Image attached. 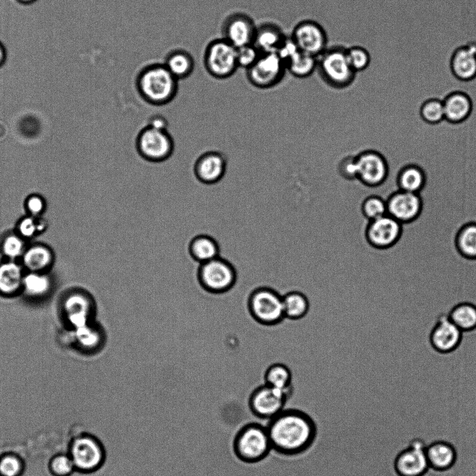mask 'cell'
<instances>
[{
    "instance_id": "cell-6",
    "label": "cell",
    "mask_w": 476,
    "mask_h": 476,
    "mask_svg": "<svg viewBox=\"0 0 476 476\" xmlns=\"http://www.w3.org/2000/svg\"><path fill=\"white\" fill-rule=\"evenodd\" d=\"M248 312L253 319L265 326H274L284 319L283 295L268 286L255 288L247 301Z\"/></svg>"
},
{
    "instance_id": "cell-18",
    "label": "cell",
    "mask_w": 476,
    "mask_h": 476,
    "mask_svg": "<svg viewBox=\"0 0 476 476\" xmlns=\"http://www.w3.org/2000/svg\"><path fill=\"white\" fill-rule=\"evenodd\" d=\"M387 214L401 223L410 222L418 217L422 211V199L419 193L399 190L386 200Z\"/></svg>"
},
{
    "instance_id": "cell-41",
    "label": "cell",
    "mask_w": 476,
    "mask_h": 476,
    "mask_svg": "<svg viewBox=\"0 0 476 476\" xmlns=\"http://www.w3.org/2000/svg\"><path fill=\"white\" fill-rule=\"evenodd\" d=\"M24 251L22 240L15 235L7 237L2 244V251L9 258L22 256Z\"/></svg>"
},
{
    "instance_id": "cell-30",
    "label": "cell",
    "mask_w": 476,
    "mask_h": 476,
    "mask_svg": "<svg viewBox=\"0 0 476 476\" xmlns=\"http://www.w3.org/2000/svg\"><path fill=\"white\" fill-rule=\"evenodd\" d=\"M283 306L285 318L298 320L308 313L310 302L303 292L292 290L283 295Z\"/></svg>"
},
{
    "instance_id": "cell-39",
    "label": "cell",
    "mask_w": 476,
    "mask_h": 476,
    "mask_svg": "<svg viewBox=\"0 0 476 476\" xmlns=\"http://www.w3.org/2000/svg\"><path fill=\"white\" fill-rule=\"evenodd\" d=\"M422 119L429 124H436L445 119L443 101L431 98L425 101L420 108Z\"/></svg>"
},
{
    "instance_id": "cell-45",
    "label": "cell",
    "mask_w": 476,
    "mask_h": 476,
    "mask_svg": "<svg viewBox=\"0 0 476 476\" xmlns=\"http://www.w3.org/2000/svg\"><path fill=\"white\" fill-rule=\"evenodd\" d=\"M73 466V460L64 455L56 457L52 463L53 470L59 475H65L70 473Z\"/></svg>"
},
{
    "instance_id": "cell-17",
    "label": "cell",
    "mask_w": 476,
    "mask_h": 476,
    "mask_svg": "<svg viewBox=\"0 0 476 476\" xmlns=\"http://www.w3.org/2000/svg\"><path fill=\"white\" fill-rule=\"evenodd\" d=\"M257 24L245 13L236 12L229 15L221 27L222 38L237 48L253 42Z\"/></svg>"
},
{
    "instance_id": "cell-26",
    "label": "cell",
    "mask_w": 476,
    "mask_h": 476,
    "mask_svg": "<svg viewBox=\"0 0 476 476\" xmlns=\"http://www.w3.org/2000/svg\"><path fill=\"white\" fill-rule=\"evenodd\" d=\"M445 119L453 124L468 118L472 110L470 98L464 93L454 92L443 101Z\"/></svg>"
},
{
    "instance_id": "cell-32",
    "label": "cell",
    "mask_w": 476,
    "mask_h": 476,
    "mask_svg": "<svg viewBox=\"0 0 476 476\" xmlns=\"http://www.w3.org/2000/svg\"><path fill=\"white\" fill-rule=\"evenodd\" d=\"M425 182L424 172L415 165H408L403 168L396 178L399 190L415 193H419L422 190Z\"/></svg>"
},
{
    "instance_id": "cell-37",
    "label": "cell",
    "mask_w": 476,
    "mask_h": 476,
    "mask_svg": "<svg viewBox=\"0 0 476 476\" xmlns=\"http://www.w3.org/2000/svg\"><path fill=\"white\" fill-rule=\"evenodd\" d=\"M361 212L367 221L387 214L386 200L380 195L371 193L362 202Z\"/></svg>"
},
{
    "instance_id": "cell-38",
    "label": "cell",
    "mask_w": 476,
    "mask_h": 476,
    "mask_svg": "<svg viewBox=\"0 0 476 476\" xmlns=\"http://www.w3.org/2000/svg\"><path fill=\"white\" fill-rule=\"evenodd\" d=\"M348 61L356 73L367 70L371 63V55L367 47L363 45H352L345 47Z\"/></svg>"
},
{
    "instance_id": "cell-8",
    "label": "cell",
    "mask_w": 476,
    "mask_h": 476,
    "mask_svg": "<svg viewBox=\"0 0 476 476\" xmlns=\"http://www.w3.org/2000/svg\"><path fill=\"white\" fill-rule=\"evenodd\" d=\"M237 277L236 269L232 263L220 256L200 264L198 272L200 285L206 291L214 294L231 290Z\"/></svg>"
},
{
    "instance_id": "cell-35",
    "label": "cell",
    "mask_w": 476,
    "mask_h": 476,
    "mask_svg": "<svg viewBox=\"0 0 476 476\" xmlns=\"http://www.w3.org/2000/svg\"><path fill=\"white\" fill-rule=\"evenodd\" d=\"M449 318L462 331L476 327V307L469 303L457 305L452 311Z\"/></svg>"
},
{
    "instance_id": "cell-11",
    "label": "cell",
    "mask_w": 476,
    "mask_h": 476,
    "mask_svg": "<svg viewBox=\"0 0 476 476\" xmlns=\"http://www.w3.org/2000/svg\"><path fill=\"white\" fill-rule=\"evenodd\" d=\"M291 394L266 384L255 387L251 393L248 404L251 412L259 419L269 420L283 409Z\"/></svg>"
},
{
    "instance_id": "cell-12",
    "label": "cell",
    "mask_w": 476,
    "mask_h": 476,
    "mask_svg": "<svg viewBox=\"0 0 476 476\" xmlns=\"http://www.w3.org/2000/svg\"><path fill=\"white\" fill-rule=\"evenodd\" d=\"M71 456L73 463L84 473L100 470L106 459V452L101 441L93 435L80 437L73 443Z\"/></svg>"
},
{
    "instance_id": "cell-48",
    "label": "cell",
    "mask_w": 476,
    "mask_h": 476,
    "mask_svg": "<svg viewBox=\"0 0 476 476\" xmlns=\"http://www.w3.org/2000/svg\"><path fill=\"white\" fill-rule=\"evenodd\" d=\"M28 208L32 214L40 213L43 208V202L38 197H32L28 200Z\"/></svg>"
},
{
    "instance_id": "cell-15",
    "label": "cell",
    "mask_w": 476,
    "mask_h": 476,
    "mask_svg": "<svg viewBox=\"0 0 476 476\" xmlns=\"http://www.w3.org/2000/svg\"><path fill=\"white\" fill-rule=\"evenodd\" d=\"M193 173L201 184L214 185L225 177L228 168L227 156L221 151L209 149L202 152L193 164Z\"/></svg>"
},
{
    "instance_id": "cell-36",
    "label": "cell",
    "mask_w": 476,
    "mask_h": 476,
    "mask_svg": "<svg viewBox=\"0 0 476 476\" xmlns=\"http://www.w3.org/2000/svg\"><path fill=\"white\" fill-rule=\"evenodd\" d=\"M456 245L463 255L476 258V223H470L461 228L456 237Z\"/></svg>"
},
{
    "instance_id": "cell-33",
    "label": "cell",
    "mask_w": 476,
    "mask_h": 476,
    "mask_svg": "<svg viewBox=\"0 0 476 476\" xmlns=\"http://www.w3.org/2000/svg\"><path fill=\"white\" fill-rule=\"evenodd\" d=\"M318 58L298 50L285 62L287 72L297 78H306L317 69Z\"/></svg>"
},
{
    "instance_id": "cell-50",
    "label": "cell",
    "mask_w": 476,
    "mask_h": 476,
    "mask_svg": "<svg viewBox=\"0 0 476 476\" xmlns=\"http://www.w3.org/2000/svg\"><path fill=\"white\" fill-rule=\"evenodd\" d=\"M15 1H17L18 3L24 4V5H29V4H31V3H34L37 0H15Z\"/></svg>"
},
{
    "instance_id": "cell-28",
    "label": "cell",
    "mask_w": 476,
    "mask_h": 476,
    "mask_svg": "<svg viewBox=\"0 0 476 476\" xmlns=\"http://www.w3.org/2000/svg\"><path fill=\"white\" fill-rule=\"evenodd\" d=\"M24 274L20 265L13 261L0 263V293L15 294L22 289Z\"/></svg>"
},
{
    "instance_id": "cell-2",
    "label": "cell",
    "mask_w": 476,
    "mask_h": 476,
    "mask_svg": "<svg viewBox=\"0 0 476 476\" xmlns=\"http://www.w3.org/2000/svg\"><path fill=\"white\" fill-rule=\"evenodd\" d=\"M178 82L163 63H153L146 65L138 72L135 88L140 98L147 104L164 106L177 96Z\"/></svg>"
},
{
    "instance_id": "cell-29",
    "label": "cell",
    "mask_w": 476,
    "mask_h": 476,
    "mask_svg": "<svg viewBox=\"0 0 476 476\" xmlns=\"http://www.w3.org/2000/svg\"><path fill=\"white\" fill-rule=\"evenodd\" d=\"M22 259L29 272H43L52 263L53 255L47 247L34 245L24 251Z\"/></svg>"
},
{
    "instance_id": "cell-14",
    "label": "cell",
    "mask_w": 476,
    "mask_h": 476,
    "mask_svg": "<svg viewBox=\"0 0 476 476\" xmlns=\"http://www.w3.org/2000/svg\"><path fill=\"white\" fill-rule=\"evenodd\" d=\"M426 444L421 438H414L396 456L394 470L398 476H424L429 468Z\"/></svg>"
},
{
    "instance_id": "cell-4",
    "label": "cell",
    "mask_w": 476,
    "mask_h": 476,
    "mask_svg": "<svg viewBox=\"0 0 476 476\" xmlns=\"http://www.w3.org/2000/svg\"><path fill=\"white\" fill-rule=\"evenodd\" d=\"M322 80L335 89L350 87L357 73L351 68L345 53V47L332 45L318 57L317 69Z\"/></svg>"
},
{
    "instance_id": "cell-31",
    "label": "cell",
    "mask_w": 476,
    "mask_h": 476,
    "mask_svg": "<svg viewBox=\"0 0 476 476\" xmlns=\"http://www.w3.org/2000/svg\"><path fill=\"white\" fill-rule=\"evenodd\" d=\"M265 384L289 394L292 393V374L290 368L282 363H274L265 371Z\"/></svg>"
},
{
    "instance_id": "cell-27",
    "label": "cell",
    "mask_w": 476,
    "mask_h": 476,
    "mask_svg": "<svg viewBox=\"0 0 476 476\" xmlns=\"http://www.w3.org/2000/svg\"><path fill=\"white\" fill-rule=\"evenodd\" d=\"M188 252L195 260L202 264L218 257L220 248L212 236L200 234L190 241Z\"/></svg>"
},
{
    "instance_id": "cell-21",
    "label": "cell",
    "mask_w": 476,
    "mask_h": 476,
    "mask_svg": "<svg viewBox=\"0 0 476 476\" xmlns=\"http://www.w3.org/2000/svg\"><path fill=\"white\" fill-rule=\"evenodd\" d=\"M462 330L449 318H442L431 334V343L438 351L446 352L454 349L460 342Z\"/></svg>"
},
{
    "instance_id": "cell-42",
    "label": "cell",
    "mask_w": 476,
    "mask_h": 476,
    "mask_svg": "<svg viewBox=\"0 0 476 476\" xmlns=\"http://www.w3.org/2000/svg\"><path fill=\"white\" fill-rule=\"evenodd\" d=\"M338 172L343 178L347 180L356 179L355 155L343 158L338 164Z\"/></svg>"
},
{
    "instance_id": "cell-13",
    "label": "cell",
    "mask_w": 476,
    "mask_h": 476,
    "mask_svg": "<svg viewBox=\"0 0 476 476\" xmlns=\"http://www.w3.org/2000/svg\"><path fill=\"white\" fill-rule=\"evenodd\" d=\"M299 50L318 57L328 47V36L318 22L306 19L299 22L290 36Z\"/></svg>"
},
{
    "instance_id": "cell-16",
    "label": "cell",
    "mask_w": 476,
    "mask_h": 476,
    "mask_svg": "<svg viewBox=\"0 0 476 476\" xmlns=\"http://www.w3.org/2000/svg\"><path fill=\"white\" fill-rule=\"evenodd\" d=\"M401 232V223L386 214L367 221L364 231L367 245L376 249L392 246L399 239Z\"/></svg>"
},
{
    "instance_id": "cell-34",
    "label": "cell",
    "mask_w": 476,
    "mask_h": 476,
    "mask_svg": "<svg viewBox=\"0 0 476 476\" xmlns=\"http://www.w3.org/2000/svg\"><path fill=\"white\" fill-rule=\"evenodd\" d=\"M50 285L49 277L43 272H29L24 276L22 289L28 295L38 297L46 295Z\"/></svg>"
},
{
    "instance_id": "cell-47",
    "label": "cell",
    "mask_w": 476,
    "mask_h": 476,
    "mask_svg": "<svg viewBox=\"0 0 476 476\" xmlns=\"http://www.w3.org/2000/svg\"><path fill=\"white\" fill-rule=\"evenodd\" d=\"M38 230L34 221L29 218L23 219L19 225L20 232L25 237H32Z\"/></svg>"
},
{
    "instance_id": "cell-9",
    "label": "cell",
    "mask_w": 476,
    "mask_h": 476,
    "mask_svg": "<svg viewBox=\"0 0 476 476\" xmlns=\"http://www.w3.org/2000/svg\"><path fill=\"white\" fill-rule=\"evenodd\" d=\"M356 179L364 186L376 188L388 177V163L385 156L374 149H366L355 155Z\"/></svg>"
},
{
    "instance_id": "cell-49",
    "label": "cell",
    "mask_w": 476,
    "mask_h": 476,
    "mask_svg": "<svg viewBox=\"0 0 476 476\" xmlns=\"http://www.w3.org/2000/svg\"><path fill=\"white\" fill-rule=\"evenodd\" d=\"M7 58V51L4 45L0 41V68L3 66Z\"/></svg>"
},
{
    "instance_id": "cell-25",
    "label": "cell",
    "mask_w": 476,
    "mask_h": 476,
    "mask_svg": "<svg viewBox=\"0 0 476 476\" xmlns=\"http://www.w3.org/2000/svg\"><path fill=\"white\" fill-rule=\"evenodd\" d=\"M163 64L171 74L179 81L188 77L195 68V61L188 51L174 49L169 52Z\"/></svg>"
},
{
    "instance_id": "cell-24",
    "label": "cell",
    "mask_w": 476,
    "mask_h": 476,
    "mask_svg": "<svg viewBox=\"0 0 476 476\" xmlns=\"http://www.w3.org/2000/svg\"><path fill=\"white\" fill-rule=\"evenodd\" d=\"M75 336L78 344L89 352L101 350L106 341L103 327L94 321L76 328Z\"/></svg>"
},
{
    "instance_id": "cell-20",
    "label": "cell",
    "mask_w": 476,
    "mask_h": 476,
    "mask_svg": "<svg viewBox=\"0 0 476 476\" xmlns=\"http://www.w3.org/2000/svg\"><path fill=\"white\" fill-rule=\"evenodd\" d=\"M426 454L429 468L440 472L451 469L457 459V452L454 445L442 440L426 445Z\"/></svg>"
},
{
    "instance_id": "cell-40",
    "label": "cell",
    "mask_w": 476,
    "mask_h": 476,
    "mask_svg": "<svg viewBox=\"0 0 476 476\" xmlns=\"http://www.w3.org/2000/svg\"><path fill=\"white\" fill-rule=\"evenodd\" d=\"M261 52L253 44H248L236 48L237 61L239 68L245 70L252 66L260 56Z\"/></svg>"
},
{
    "instance_id": "cell-46",
    "label": "cell",
    "mask_w": 476,
    "mask_h": 476,
    "mask_svg": "<svg viewBox=\"0 0 476 476\" xmlns=\"http://www.w3.org/2000/svg\"><path fill=\"white\" fill-rule=\"evenodd\" d=\"M170 124L167 117L162 114L157 113L148 117L146 124L144 126H147L158 130L169 131Z\"/></svg>"
},
{
    "instance_id": "cell-5",
    "label": "cell",
    "mask_w": 476,
    "mask_h": 476,
    "mask_svg": "<svg viewBox=\"0 0 476 476\" xmlns=\"http://www.w3.org/2000/svg\"><path fill=\"white\" fill-rule=\"evenodd\" d=\"M135 148L139 156L151 163L169 160L175 151V141L169 131L144 126L135 138Z\"/></svg>"
},
{
    "instance_id": "cell-3",
    "label": "cell",
    "mask_w": 476,
    "mask_h": 476,
    "mask_svg": "<svg viewBox=\"0 0 476 476\" xmlns=\"http://www.w3.org/2000/svg\"><path fill=\"white\" fill-rule=\"evenodd\" d=\"M232 449L236 457L245 463L262 461L272 450L267 427L257 422L244 425L235 436Z\"/></svg>"
},
{
    "instance_id": "cell-43",
    "label": "cell",
    "mask_w": 476,
    "mask_h": 476,
    "mask_svg": "<svg viewBox=\"0 0 476 476\" xmlns=\"http://www.w3.org/2000/svg\"><path fill=\"white\" fill-rule=\"evenodd\" d=\"M299 50L295 43L290 36H287L280 45L276 53L285 62Z\"/></svg>"
},
{
    "instance_id": "cell-44",
    "label": "cell",
    "mask_w": 476,
    "mask_h": 476,
    "mask_svg": "<svg viewBox=\"0 0 476 476\" xmlns=\"http://www.w3.org/2000/svg\"><path fill=\"white\" fill-rule=\"evenodd\" d=\"M20 469V462L13 456H6L0 461V473L3 476H15Z\"/></svg>"
},
{
    "instance_id": "cell-23",
    "label": "cell",
    "mask_w": 476,
    "mask_h": 476,
    "mask_svg": "<svg viewBox=\"0 0 476 476\" xmlns=\"http://www.w3.org/2000/svg\"><path fill=\"white\" fill-rule=\"evenodd\" d=\"M286 36L278 24L265 22L257 25L253 44L261 53L276 52Z\"/></svg>"
},
{
    "instance_id": "cell-19",
    "label": "cell",
    "mask_w": 476,
    "mask_h": 476,
    "mask_svg": "<svg viewBox=\"0 0 476 476\" xmlns=\"http://www.w3.org/2000/svg\"><path fill=\"white\" fill-rule=\"evenodd\" d=\"M63 307L67 320L75 329L93 322L95 302L87 293L78 292L69 295Z\"/></svg>"
},
{
    "instance_id": "cell-1",
    "label": "cell",
    "mask_w": 476,
    "mask_h": 476,
    "mask_svg": "<svg viewBox=\"0 0 476 476\" xmlns=\"http://www.w3.org/2000/svg\"><path fill=\"white\" fill-rule=\"evenodd\" d=\"M266 426L272 449L284 456L306 452L314 444L318 429L313 419L303 410L283 409Z\"/></svg>"
},
{
    "instance_id": "cell-10",
    "label": "cell",
    "mask_w": 476,
    "mask_h": 476,
    "mask_svg": "<svg viewBox=\"0 0 476 476\" xmlns=\"http://www.w3.org/2000/svg\"><path fill=\"white\" fill-rule=\"evenodd\" d=\"M283 61L276 52L261 53L255 63L246 70L249 83L255 88L267 89L278 84L286 73Z\"/></svg>"
},
{
    "instance_id": "cell-7",
    "label": "cell",
    "mask_w": 476,
    "mask_h": 476,
    "mask_svg": "<svg viewBox=\"0 0 476 476\" xmlns=\"http://www.w3.org/2000/svg\"><path fill=\"white\" fill-rule=\"evenodd\" d=\"M203 64L211 77L218 80L227 79L239 68L236 47L223 38L212 40L204 50Z\"/></svg>"
},
{
    "instance_id": "cell-22",
    "label": "cell",
    "mask_w": 476,
    "mask_h": 476,
    "mask_svg": "<svg viewBox=\"0 0 476 476\" xmlns=\"http://www.w3.org/2000/svg\"><path fill=\"white\" fill-rule=\"evenodd\" d=\"M451 67L453 74L461 80H469L476 76V43H469L458 48L454 53Z\"/></svg>"
}]
</instances>
